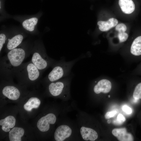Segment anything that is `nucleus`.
<instances>
[{
	"mask_svg": "<svg viewBox=\"0 0 141 141\" xmlns=\"http://www.w3.org/2000/svg\"><path fill=\"white\" fill-rule=\"evenodd\" d=\"M56 120L55 115L52 113H49L39 120L37 123V126L40 131L46 132L49 130L50 124H54Z\"/></svg>",
	"mask_w": 141,
	"mask_h": 141,
	"instance_id": "423d86ee",
	"label": "nucleus"
},
{
	"mask_svg": "<svg viewBox=\"0 0 141 141\" xmlns=\"http://www.w3.org/2000/svg\"><path fill=\"white\" fill-rule=\"evenodd\" d=\"M80 132L83 138L86 141H94L98 137L96 132L89 128L82 127L80 129Z\"/></svg>",
	"mask_w": 141,
	"mask_h": 141,
	"instance_id": "9b49d317",
	"label": "nucleus"
},
{
	"mask_svg": "<svg viewBox=\"0 0 141 141\" xmlns=\"http://www.w3.org/2000/svg\"><path fill=\"white\" fill-rule=\"evenodd\" d=\"M131 52L135 56L141 55V36L137 37L133 42L131 48Z\"/></svg>",
	"mask_w": 141,
	"mask_h": 141,
	"instance_id": "a211bd4d",
	"label": "nucleus"
},
{
	"mask_svg": "<svg viewBox=\"0 0 141 141\" xmlns=\"http://www.w3.org/2000/svg\"><path fill=\"white\" fill-rule=\"evenodd\" d=\"M40 104V100L37 98L32 97L24 105V108L26 110L31 111L33 108H38Z\"/></svg>",
	"mask_w": 141,
	"mask_h": 141,
	"instance_id": "f3484780",
	"label": "nucleus"
},
{
	"mask_svg": "<svg viewBox=\"0 0 141 141\" xmlns=\"http://www.w3.org/2000/svg\"><path fill=\"white\" fill-rule=\"evenodd\" d=\"M107 122L109 124L110 122V121L109 120H108L107 121Z\"/></svg>",
	"mask_w": 141,
	"mask_h": 141,
	"instance_id": "bb28decb",
	"label": "nucleus"
},
{
	"mask_svg": "<svg viewBox=\"0 0 141 141\" xmlns=\"http://www.w3.org/2000/svg\"><path fill=\"white\" fill-rule=\"evenodd\" d=\"M9 138L10 141H21L24 133V129L21 127H13L9 131Z\"/></svg>",
	"mask_w": 141,
	"mask_h": 141,
	"instance_id": "2eb2a0df",
	"label": "nucleus"
},
{
	"mask_svg": "<svg viewBox=\"0 0 141 141\" xmlns=\"http://www.w3.org/2000/svg\"><path fill=\"white\" fill-rule=\"evenodd\" d=\"M108 96H108V97H110V95H109Z\"/></svg>",
	"mask_w": 141,
	"mask_h": 141,
	"instance_id": "cd10ccee",
	"label": "nucleus"
},
{
	"mask_svg": "<svg viewBox=\"0 0 141 141\" xmlns=\"http://www.w3.org/2000/svg\"><path fill=\"white\" fill-rule=\"evenodd\" d=\"M22 48H15L8 51L1 58L0 78L2 79L11 80L17 69L24 60L31 53Z\"/></svg>",
	"mask_w": 141,
	"mask_h": 141,
	"instance_id": "f257e3e1",
	"label": "nucleus"
},
{
	"mask_svg": "<svg viewBox=\"0 0 141 141\" xmlns=\"http://www.w3.org/2000/svg\"><path fill=\"white\" fill-rule=\"evenodd\" d=\"M118 23V21L116 19L112 18L107 21H99L97 22V25L100 30L106 31L116 26Z\"/></svg>",
	"mask_w": 141,
	"mask_h": 141,
	"instance_id": "4468645a",
	"label": "nucleus"
},
{
	"mask_svg": "<svg viewBox=\"0 0 141 141\" xmlns=\"http://www.w3.org/2000/svg\"><path fill=\"white\" fill-rule=\"evenodd\" d=\"M126 119L125 117L121 114H119L117 116V119L114 121V123L117 125H120L125 121Z\"/></svg>",
	"mask_w": 141,
	"mask_h": 141,
	"instance_id": "412c9836",
	"label": "nucleus"
},
{
	"mask_svg": "<svg viewBox=\"0 0 141 141\" xmlns=\"http://www.w3.org/2000/svg\"><path fill=\"white\" fill-rule=\"evenodd\" d=\"M38 19L36 17H33L26 20L22 23V25L26 30L30 31H33L35 26L37 24Z\"/></svg>",
	"mask_w": 141,
	"mask_h": 141,
	"instance_id": "6ab92c4d",
	"label": "nucleus"
},
{
	"mask_svg": "<svg viewBox=\"0 0 141 141\" xmlns=\"http://www.w3.org/2000/svg\"><path fill=\"white\" fill-rule=\"evenodd\" d=\"M35 50L32 51L31 61L43 73L49 67H52L56 61L49 57L43 49Z\"/></svg>",
	"mask_w": 141,
	"mask_h": 141,
	"instance_id": "20e7f679",
	"label": "nucleus"
},
{
	"mask_svg": "<svg viewBox=\"0 0 141 141\" xmlns=\"http://www.w3.org/2000/svg\"><path fill=\"white\" fill-rule=\"evenodd\" d=\"M118 37L120 42H122L126 41L127 39L128 35L126 33L124 32L119 33Z\"/></svg>",
	"mask_w": 141,
	"mask_h": 141,
	"instance_id": "5701e85b",
	"label": "nucleus"
},
{
	"mask_svg": "<svg viewBox=\"0 0 141 141\" xmlns=\"http://www.w3.org/2000/svg\"><path fill=\"white\" fill-rule=\"evenodd\" d=\"M86 56L81 55L69 61H66L65 58L63 57L59 61H56L51 67L52 70L45 77L44 80L51 83L69 76L71 74V69L75 64L80 60L85 58Z\"/></svg>",
	"mask_w": 141,
	"mask_h": 141,
	"instance_id": "f03ea898",
	"label": "nucleus"
},
{
	"mask_svg": "<svg viewBox=\"0 0 141 141\" xmlns=\"http://www.w3.org/2000/svg\"><path fill=\"white\" fill-rule=\"evenodd\" d=\"M123 111L127 114H130L132 112V110L131 108L127 105H124L122 108Z\"/></svg>",
	"mask_w": 141,
	"mask_h": 141,
	"instance_id": "a878e982",
	"label": "nucleus"
},
{
	"mask_svg": "<svg viewBox=\"0 0 141 141\" xmlns=\"http://www.w3.org/2000/svg\"><path fill=\"white\" fill-rule=\"evenodd\" d=\"M115 30L119 33L125 32L127 30V27L124 24H120L116 26Z\"/></svg>",
	"mask_w": 141,
	"mask_h": 141,
	"instance_id": "4be33fe9",
	"label": "nucleus"
},
{
	"mask_svg": "<svg viewBox=\"0 0 141 141\" xmlns=\"http://www.w3.org/2000/svg\"><path fill=\"white\" fill-rule=\"evenodd\" d=\"M111 87V84L109 81L106 79H102L94 86L93 91L96 94L101 92L107 93L110 91Z\"/></svg>",
	"mask_w": 141,
	"mask_h": 141,
	"instance_id": "9d476101",
	"label": "nucleus"
},
{
	"mask_svg": "<svg viewBox=\"0 0 141 141\" xmlns=\"http://www.w3.org/2000/svg\"><path fill=\"white\" fill-rule=\"evenodd\" d=\"M42 74L31 61L22 63L15 71L14 77L22 82H33L39 80Z\"/></svg>",
	"mask_w": 141,
	"mask_h": 141,
	"instance_id": "7ed1b4c3",
	"label": "nucleus"
},
{
	"mask_svg": "<svg viewBox=\"0 0 141 141\" xmlns=\"http://www.w3.org/2000/svg\"><path fill=\"white\" fill-rule=\"evenodd\" d=\"M23 39V36L20 34L16 35L11 39H8L6 46L7 51L8 52L16 48L21 44Z\"/></svg>",
	"mask_w": 141,
	"mask_h": 141,
	"instance_id": "dca6fc26",
	"label": "nucleus"
},
{
	"mask_svg": "<svg viewBox=\"0 0 141 141\" xmlns=\"http://www.w3.org/2000/svg\"><path fill=\"white\" fill-rule=\"evenodd\" d=\"M73 74L51 82L49 84L48 89L49 92L52 96H58L61 94L64 90L65 84L73 77Z\"/></svg>",
	"mask_w": 141,
	"mask_h": 141,
	"instance_id": "39448f33",
	"label": "nucleus"
},
{
	"mask_svg": "<svg viewBox=\"0 0 141 141\" xmlns=\"http://www.w3.org/2000/svg\"><path fill=\"white\" fill-rule=\"evenodd\" d=\"M119 4L122 11L126 14H130L134 10L135 4L132 0H119Z\"/></svg>",
	"mask_w": 141,
	"mask_h": 141,
	"instance_id": "ddd939ff",
	"label": "nucleus"
},
{
	"mask_svg": "<svg viewBox=\"0 0 141 141\" xmlns=\"http://www.w3.org/2000/svg\"><path fill=\"white\" fill-rule=\"evenodd\" d=\"M72 133L71 128L67 125H63L58 127L54 133V138L56 141H63L69 137Z\"/></svg>",
	"mask_w": 141,
	"mask_h": 141,
	"instance_id": "0eeeda50",
	"label": "nucleus"
},
{
	"mask_svg": "<svg viewBox=\"0 0 141 141\" xmlns=\"http://www.w3.org/2000/svg\"><path fill=\"white\" fill-rule=\"evenodd\" d=\"M3 95L12 100L18 99L20 95V90L15 86L11 85H7L3 87L2 90Z\"/></svg>",
	"mask_w": 141,
	"mask_h": 141,
	"instance_id": "6e6552de",
	"label": "nucleus"
},
{
	"mask_svg": "<svg viewBox=\"0 0 141 141\" xmlns=\"http://www.w3.org/2000/svg\"><path fill=\"white\" fill-rule=\"evenodd\" d=\"M112 134L120 141H132L134 138L130 133H128L125 128H115L112 131Z\"/></svg>",
	"mask_w": 141,
	"mask_h": 141,
	"instance_id": "1a4fd4ad",
	"label": "nucleus"
},
{
	"mask_svg": "<svg viewBox=\"0 0 141 141\" xmlns=\"http://www.w3.org/2000/svg\"><path fill=\"white\" fill-rule=\"evenodd\" d=\"M116 111H114L107 112L105 115V117L106 119H109L114 116L117 113Z\"/></svg>",
	"mask_w": 141,
	"mask_h": 141,
	"instance_id": "393cba45",
	"label": "nucleus"
},
{
	"mask_svg": "<svg viewBox=\"0 0 141 141\" xmlns=\"http://www.w3.org/2000/svg\"><path fill=\"white\" fill-rule=\"evenodd\" d=\"M134 98L136 100L141 99V83L136 87L133 94Z\"/></svg>",
	"mask_w": 141,
	"mask_h": 141,
	"instance_id": "aec40b11",
	"label": "nucleus"
},
{
	"mask_svg": "<svg viewBox=\"0 0 141 141\" xmlns=\"http://www.w3.org/2000/svg\"><path fill=\"white\" fill-rule=\"evenodd\" d=\"M7 38L4 34L2 33L0 34V52L1 51L4 44H5Z\"/></svg>",
	"mask_w": 141,
	"mask_h": 141,
	"instance_id": "b1692460",
	"label": "nucleus"
},
{
	"mask_svg": "<svg viewBox=\"0 0 141 141\" xmlns=\"http://www.w3.org/2000/svg\"><path fill=\"white\" fill-rule=\"evenodd\" d=\"M16 122L15 118L12 116H9L4 119L0 120V125L2 126V129L6 132H9L11 128L14 126Z\"/></svg>",
	"mask_w": 141,
	"mask_h": 141,
	"instance_id": "f8f14e48",
	"label": "nucleus"
}]
</instances>
